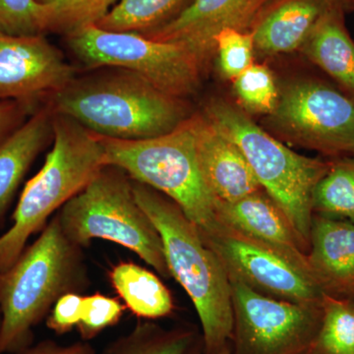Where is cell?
<instances>
[{
	"mask_svg": "<svg viewBox=\"0 0 354 354\" xmlns=\"http://www.w3.org/2000/svg\"><path fill=\"white\" fill-rule=\"evenodd\" d=\"M99 69L76 76L53 95L48 102L53 111L99 136L120 140L162 136L192 115L186 100L162 92L131 71Z\"/></svg>",
	"mask_w": 354,
	"mask_h": 354,
	"instance_id": "6da1fadb",
	"label": "cell"
},
{
	"mask_svg": "<svg viewBox=\"0 0 354 354\" xmlns=\"http://www.w3.org/2000/svg\"><path fill=\"white\" fill-rule=\"evenodd\" d=\"M88 285L82 248L64 234L57 216L6 271L0 272V354L32 346V329L55 302Z\"/></svg>",
	"mask_w": 354,
	"mask_h": 354,
	"instance_id": "7a4b0ae2",
	"label": "cell"
},
{
	"mask_svg": "<svg viewBox=\"0 0 354 354\" xmlns=\"http://www.w3.org/2000/svg\"><path fill=\"white\" fill-rule=\"evenodd\" d=\"M132 185L137 202L160 234L171 276L196 310L204 354L218 353L230 344L234 330L232 288L225 266L176 203L133 179Z\"/></svg>",
	"mask_w": 354,
	"mask_h": 354,
	"instance_id": "3957f363",
	"label": "cell"
},
{
	"mask_svg": "<svg viewBox=\"0 0 354 354\" xmlns=\"http://www.w3.org/2000/svg\"><path fill=\"white\" fill-rule=\"evenodd\" d=\"M53 141L43 167L25 185L14 211L13 225L0 236V272L15 263L30 237L46 227L50 216L81 192L106 165L99 135L55 111Z\"/></svg>",
	"mask_w": 354,
	"mask_h": 354,
	"instance_id": "277c9868",
	"label": "cell"
},
{
	"mask_svg": "<svg viewBox=\"0 0 354 354\" xmlns=\"http://www.w3.org/2000/svg\"><path fill=\"white\" fill-rule=\"evenodd\" d=\"M203 114L241 149L261 188L283 209L308 251L312 196L330 162L293 152L258 127L243 109L225 100H212Z\"/></svg>",
	"mask_w": 354,
	"mask_h": 354,
	"instance_id": "5b68a950",
	"label": "cell"
},
{
	"mask_svg": "<svg viewBox=\"0 0 354 354\" xmlns=\"http://www.w3.org/2000/svg\"><path fill=\"white\" fill-rule=\"evenodd\" d=\"M190 118L174 131L156 138H100L106 165L120 167L133 180L169 198L202 236H207L218 230L221 221L216 199L200 169Z\"/></svg>",
	"mask_w": 354,
	"mask_h": 354,
	"instance_id": "8992f818",
	"label": "cell"
},
{
	"mask_svg": "<svg viewBox=\"0 0 354 354\" xmlns=\"http://www.w3.org/2000/svg\"><path fill=\"white\" fill-rule=\"evenodd\" d=\"M55 216L67 239L80 248L95 239L111 241L136 254L160 276L171 277L160 234L137 202L131 177L120 167L104 165Z\"/></svg>",
	"mask_w": 354,
	"mask_h": 354,
	"instance_id": "52a82bcc",
	"label": "cell"
},
{
	"mask_svg": "<svg viewBox=\"0 0 354 354\" xmlns=\"http://www.w3.org/2000/svg\"><path fill=\"white\" fill-rule=\"evenodd\" d=\"M77 59L88 69L131 71L162 92L186 100L201 86L204 68L181 44L158 41L139 32H111L97 26L66 37Z\"/></svg>",
	"mask_w": 354,
	"mask_h": 354,
	"instance_id": "ba28073f",
	"label": "cell"
},
{
	"mask_svg": "<svg viewBox=\"0 0 354 354\" xmlns=\"http://www.w3.org/2000/svg\"><path fill=\"white\" fill-rule=\"evenodd\" d=\"M266 124L279 138L337 158H354V97L316 79L279 87Z\"/></svg>",
	"mask_w": 354,
	"mask_h": 354,
	"instance_id": "9c48e42d",
	"label": "cell"
},
{
	"mask_svg": "<svg viewBox=\"0 0 354 354\" xmlns=\"http://www.w3.org/2000/svg\"><path fill=\"white\" fill-rule=\"evenodd\" d=\"M232 354H310L323 320L322 304H297L266 297L230 278Z\"/></svg>",
	"mask_w": 354,
	"mask_h": 354,
	"instance_id": "30bf717a",
	"label": "cell"
},
{
	"mask_svg": "<svg viewBox=\"0 0 354 354\" xmlns=\"http://www.w3.org/2000/svg\"><path fill=\"white\" fill-rule=\"evenodd\" d=\"M220 257L228 277L266 297L297 304H322L324 292L308 268L272 247L221 223L202 236Z\"/></svg>",
	"mask_w": 354,
	"mask_h": 354,
	"instance_id": "8fae6325",
	"label": "cell"
},
{
	"mask_svg": "<svg viewBox=\"0 0 354 354\" xmlns=\"http://www.w3.org/2000/svg\"><path fill=\"white\" fill-rule=\"evenodd\" d=\"M76 68L44 37L0 32V101L41 106L66 87Z\"/></svg>",
	"mask_w": 354,
	"mask_h": 354,
	"instance_id": "7c38bea8",
	"label": "cell"
},
{
	"mask_svg": "<svg viewBox=\"0 0 354 354\" xmlns=\"http://www.w3.org/2000/svg\"><path fill=\"white\" fill-rule=\"evenodd\" d=\"M274 0H193L178 17L143 36L181 44L203 68L215 53L216 35L225 29L251 32Z\"/></svg>",
	"mask_w": 354,
	"mask_h": 354,
	"instance_id": "4fadbf2b",
	"label": "cell"
},
{
	"mask_svg": "<svg viewBox=\"0 0 354 354\" xmlns=\"http://www.w3.org/2000/svg\"><path fill=\"white\" fill-rule=\"evenodd\" d=\"M191 124L200 169L216 203H232L262 190L255 174L232 140L203 113L192 114Z\"/></svg>",
	"mask_w": 354,
	"mask_h": 354,
	"instance_id": "5bb4252c",
	"label": "cell"
},
{
	"mask_svg": "<svg viewBox=\"0 0 354 354\" xmlns=\"http://www.w3.org/2000/svg\"><path fill=\"white\" fill-rule=\"evenodd\" d=\"M307 262L324 295L354 301V223L314 214Z\"/></svg>",
	"mask_w": 354,
	"mask_h": 354,
	"instance_id": "9a60e30c",
	"label": "cell"
},
{
	"mask_svg": "<svg viewBox=\"0 0 354 354\" xmlns=\"http://www.w3.org/2000/svg\"><path fill=\"white\" fill-rule=\"evenodd\" d=\"M218 221L223 225L272 247L298 264L308 268L306 247L288 216L262 191L232 203H216Z\"/></svg>",
	"mask_w": 354,
	"mask_h": 354,
	"instance_id": "2e32d148",
	"label": "cell"
},
{
	"mask_svg": "<svg viewBox=\"0 0 354 354\" xmlns=\"http://www.w3.org/2000/svg\"><path fill=\"white\" fill-rule=\"evenodd\" d=\"M344 0H274L254 26L255 55L299 50L318 21Z\"/></svg>",
	"mask_w": 354,
	"mask_h": 354,
	"instance_id": "e0dca14e",
	"label": "cell"
},
{
	"mask_svg": "<svg viewBox=\"0 0 354 354\" xmlns=\"http://www.w3.org/2000/svg\"><path fill=\"white\" fill-rule=\"evenodd\" d=\"M53 138V109L46 102L0 144V221L23 177Z\"/></svg>",
	"mask_w": 354,
	"mask_h": 354,
	"instance_id": "ac0fdd59",
	"label": "cell"
},
{
	"mask_svg": "<svg viewBox=\"0 0 354 354\" xmlns=\"http://www.w3.org/2000/svg\"><path fill=\"white\" fill-rule=\"evenodd\" d=\"M346 6L330 9L318 21L299 50L354 97V41L346 29Z\"/></svg>",
	"mask_w": 354,
	"mask_h": 354,
	"instance_id": "d6986e66",
	"label": "cell"
},
{
	"mask_svg": "<svg viewBox=\"0 0 354 354\" xmlns=\"http://www.w3.org/2000/svg\"><path fill=\"white\" fill-rule=\"evenodd\" d=\"M109 278L127 308L139 318L156 320L174 311L171 292L158 277L145 268L121 262L114 266Z\"/></svg>",
	"mask_w": 354,
	"mask_h": 354,
	"instance_id": "ffe728a7",
	"label": "cell"
},
{
	"mask_svg": "<svg viewBox=\"0 0 354 354\" xmlns=\"http://www.w3.org/2000/svg\"><path fill=\"white\" fill-rule=\"evenodd\" d=\"M193 0H120L97 24L111 32L153 31L178 17Z\"/></svg>",
	"mask_w": 354,
	"mask_h": 354,
	"instance_id": "44dd1931",
	"label": "cell"
},
{
	"mask_svg": "<svg viewBox=\"0 0 354 354\" xmlns=\"http://www.w3.org/2000/svg\"><path fill=\"white\" fill-rule=\"evenodd\" d=\"M199 339L197 333L190 328L165 329L146 321L139 322L128 334L109 342L97 354H188Z\"/></svg>",
	"mask_w": 354,
	"mask_h": 354,
	"instance_id": "7402d4cb",
	"label": "cell"
},
{
	"mask_svg": "<svg viewBox=\"0 0 354 354\" xmlns=\"http://www.w3.org/2000/svg\"><path fill=\"white\" fill-rule=\"evenodd\" d=\"M312 207L317 215L339 216L354 223V158L330 162L313 191Z\"/></svg>",
	"mask_w": 354,
	"mask_h": 354,
	"instance_id": "603a6c76",
	"label": "cell"
},
{
	"mask_svg": "<svg viewBox=\"0 0 354 354\" xmlns=\"http://www.w3.org/2000/svg\"><path fill=\"white\" fill-rule=\"evenodd\" d=\"M41 9L44 34L68 37L97 26L120 0H37Z\"/></svg>",
	"mask_w": 354,
	"mask_h": 354,
	"instance_id": "cb8c5ba5",
	"label": "cell"
},
{
	"mask_svg": "<svg viewBox=\"0 0 354 354\" xmlns=\"http://www.w3.org/2000/svg\"><path fill=\"white\" fill-rule=\"evenodd\" d=\"M310 354H354V301L324 295L322 325Z\"/></svg>",
	"mask_w": 354,
	"mask_h": 354,
	"instance_id": "d4e9b609",
	"label": "cell"
},
{
	"mask_svg": "<svg viewBox=\"0 0 354 354\" xmlns=\"http://www.w3.org/2000/svg\"><path fill=\"white\" fill-rule=\"evenodd\" d=\"M239 108L246 113L269 115L279 102V87L269 67L252 64L234 80Z\"/></svg>",
	"mask_w": 354,
	"mask_h": 354,
	"instance_id": "484cf974",
	"label": "cell"
},
{
	"mask_svg": "<svg viewBox=\"0 0 354 354\" xmlns=\"http://www.w3.org/2000/svg\"><path fill=\"white\" fill-rule=\"evenodd\" d=\"M215 53L221 75L234 80L254 64L255 46L252 32L225 29L215 38Z\"/></svg>",
	"mask_w": 354,
	"mask_h": 354,
	"instance_id": "4316f807",
	"label": "cell"
},
{
	"mask_svg": "<svg viewBox=\"0 0 354 354\" xmlns=\"http://www.w3.org/2000/svg\"><path fill=\"white\" fill-rule=\"evenodd\" d=\"M125 306L118 298L102 293L84 297L82 318L77 326L82 341L94 339L102 330L116 325L123 315Z\"/></svg>",
	"mask_w": 354,
	"mask_h": 354,
	"instance_id": "83f0119b",
	"label": "cell"
},
{
	"mask_svg": "<svg viewBox=\"0 0 354 354\" xmlns=\"http://www.w3.org/2000/svg\"><path fill=\"white\" fill-rule=\"evenodd\" d=\"M0 32L15 36L44 34L39 2L0 0Z\"/></svg>",
	"mask_w": 354,
	"mask_h": 354,
	"instance_id": "f1b7e54d",
	"label": "cell"
},
{
	"mask_svg": "<svg viewBox=\"0 0 354 354\" xmlns=\"http://www.w3.org/2000/svg\"><path fill=\"white\" fill-rule=\"evenodd\" d=\"M84 297L79 292L62 295L51 308L46 319L48 329L64 335L77 328L82 318Z\"/></svg>",
	"mask_w": 354,
	"mask_h": 354,
	"instance_id": "f546056e",
	"label": "cell"
},
{
	"mask_svg": "<svg viewBox=\"0 0 354 354\" xmlns=\"http://www.w3.org/2000/svg\"><path fill=\"white\" fill-rule=\"evenodd\" d=\"M39 106L26 102L0 101V144Z\"/></svg>",
	"mask_w": 354,
	"mask_h": 354,
	"instance_id": "4dcf8cb0",
	"label": "cell"
},
{
	"mask_svg": "<svg viewBox=\"0 0 354 354\" xmlns=\"http://www.w3.org/2000/svg\"><path fill=\"white\" fill-rule=\"evenodd\" d=\"M20 354H95V351L88 342H78L68 346H62L57 342L46 339L30 346Z\"/></svg>",
	"mask_w": 354,
	"mask_h": 354,
	"instance_id": "1f68e13d",
	"label": "cell"
},
{
	"mask_svg": "<svg viewBox=\"0 0 354 354\" xmlns=\"http://www.w3.org/2000/svg\"><path fill=\"white\" fill-rule=\"evenodd\" d=\"M203 351V341L202 339H198L196 344L192 346L188 354H202Z\"/></svg>",
	"mask_w": 354,
	"mask_h": 354,
	"instance_id": "d6a6232c",
	"label": "cell"
},
{
	"mask_svg": "<svg viewBox=\"0 0 354 354\" xmlns=\"http://www.w3.org/2000/svg\"><path fill=\"white\" fill-rule=\"evenodd\" d=\"M216 354H232V351H230V344H228L227 346H225V348H221V351Z\"/></svg>",
	"mask_w": 354,
	"mask_h": 354,
	"instance_id": "836d02e7",
	"label": "cell"
},
{
	"mask_svg": "<svg viewBox=\"0 0 354 354\" xmlns=\"http://www.w3.org/2000/svg\"><path fill=\"white\" fill-rule=\"evenodd\" d=\"M346 2V11L348 9L354 8V0H344Z\"/></svg>",
	"mask_w": 354,
	"mask_h": 354,
	"instance_id": "e575fe53",
	"label": "cell"
}]
</instances>
